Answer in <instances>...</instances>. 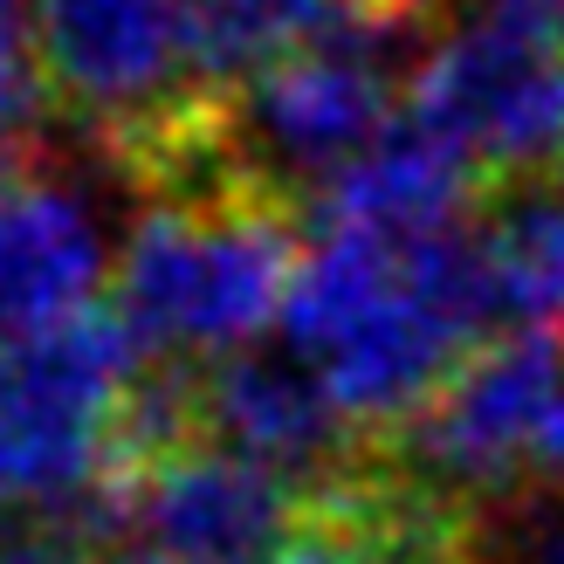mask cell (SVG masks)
<instances>
[{
    "label": "cell",
    "instance_id": "1",
    "mask_svg": "<svg viewBox=\"0 0 564 564\" xmlns=\"http://www.w3.org/2000/svg\"><path fill=\"white\" fill-rule=\"evenodd\" d=\"M489 324L502 317L475 220L420 241L310 228L290 310H282L290 351L330 386V400L365 441L400 434L482 351Z\"/></svg>",
    "mask_w": 564,
    "mask_h": 564
},
{
    "label": "cell",
    "instance_id": "3",
    "mask_svg": "<svg viewBox=\"0 0 564 564\" xmlns=\"http://www.w3.org/2000/svg\"><path fill=\"white\" fill-rule=\"evenodd\" d=\"M145 372V345L118 303L0 337V502L55 510L110 475L124 392Z\"/></svg>",
    "mask_w": 564,
    "mask_h": 564
},
{
    "label": "cell",
    "instance_id": "15",
    "mask_svg": "<svg viewBox=\"0 0 564 564\" xmlns=\"http://www.w3.org/2000/svg\"><path fill=\"white\" fill-rule=\"evenodd\" d=\"M551 8H557V0H489V14H502V21H517V28H538V35H544V21H551Z\"/></svg>",
    "mask_w": 564,
    "mask_h": 564
},
{
    "label": "cell",
    "instance_id": "8",
    "mask_svg": "<svg viewBox=\"0 0 564 564\" xmlns=\"http://www.w3.org/2000/svg\"><path fill=\"white\" fill-rule=\"evenodd\" d=\"M131 538L165 564H275L303 517V482L235 447L193 441L180 455L124 475Z\"/></svg>",
    "mask_w": 564,
    "mask_h": 564
},
{
    "label": "cell",
    "instance_id": "5",
    "mask_svg": "<svg viewBox=\"0 0 564 564\" xmlns=\"http://www.w3.org/2000/svg\"><path fill=\"white\" fill-rule=\"evenodd\" d=\"M557 406H564V330H510L475 351L379 447L413 482L489 517L510 496L538 489L544 434H551Z\"/></svg>",
    "mask_w": 564,
    "mask_h": 564
},
{
    "label": "cell",
    "instance_id": "2",
    "mask_svg": "<svg viewBox=\"0 0 564 564\" xmlns=\"http://www.w3.org/2000/svg\"><path fill=\"white\" fill-rule=\"evenodd\" d=\"M303 248L310 241L282 200L248 186L173 193L124 235L110 303L138 330L145 358L207 365L282 324Z\"/></svg>",
    "mask_w": 564,
    "mask_h": 564
},
{
    "label": "cell",
    "instance_id": "14",
    "mask_svg": "<svg viewBox=\"0 0 564 564\" xmlns=\"http://www.w3.org/2000/svg\"><path fill=\"white\" fill-rule=\"evenodd\" d=\"M489 517L502 564H564V489H523Z\"/></svg>",
    "mask_w": 564,
    "mask_h": 564
},
{
    "label": "cell",
    "instance_id": "17",
    "mask_svg": "<svg viewBox=\"0 0 564 564\" xmlns=\"http://www.w3.org/2000/svg\"><path fill=\"white\" fill-rule=\"evenodd\" d=\"M97 564H165V557H152V551H138V557H124V551H118V557H97Z\"/></svg>",
    "mask_w": 564,
    "mask_h": 564
},
{
    "label": "cell",
    "instance_id": "4",
    "mask_svg": "<svg viewBox=\"0 0 564 564\" xmlns=\"http://www.w3.org/2000/svg\"><path fill=\"white\" fill-rule=\"evenodd\" d=\"M406 104H392V76L379 48L365 42H317L296 55H275L269 69L235 83L214 110V152L235 186L282 200L317 193L365 159L392 131Z\"/></svg>",
    "mask_w": 564,
    "mask_h": 564
},
{
    "label": "cell",
    "instance_id": "11",
    "mask_svg": "<svg viewBox=\"0 0 564 564\" xmlns=\"http://www.w3.org/2000/svg\"><path fill=\"white\" fill-rule=\"evenodd\" d=\"M104 282V228L69 186L21 180L0 200V337H28L90 310Z\"/></svg>",
    "mask_w": 564,
    "mask_h": 564
},
{
    "label": "cell",
    "instance_id": "9",
    "mask_svg": "<svg viewBox=\"0 0 564 564\" xmlns=\"http://www.w3.org/2000/svg\"><path fill=\"white\" fill-rule=\"evenodd\" d=\"M193 413H200V441L235 447V455L290 475L303 489H317L372 455V441L345 420L330 386L296 351L290 358L228 351L193 365Z\"/></svg>",
    "mask_w": 564,
    "mask_h": 564
},
{
    "label": "cell",
    "instance_id": "12",
    "mask_svg": "<svg viewBox=\"0 0 564 564\" xmlns=\"http://www.w3.org/2000/svg\"><path fill=\"white\" fill-rule=\"evenodd\" d=\"M427 0H186L193 69L207 97H228L235 83L269 69L275 55L317 48V42H365L386 48L406 21H420Z\"/></svg>",
    "mask_w": 564,
    "mask_h": 564
},
{
    "label": "cell",
    "instance_id": "10",
    "mask_svg": "<svg viewBox=\"0 0 564 564\" xmlns=\"http://www.w3.org/2000/svg\"><path fill=\"white\" fill-rule=\"evenodd\" d=\"M475 214H482L475 207V165L400 110L379 145L351 159L310 200V228H365V235L420 241V235L468 228Z\"/></svg>",
    "mask_w": 564,
    "mask_h": 564
},
{
    "label": "cell",
    "instance_id": "13",
    "mask_svg": "<svg viewBox=\"0 0 564 564\" xmlns=\"http://www.w3.org/2000/svg\"><path fill=\"white\" fill-rule=\"evenodd\" d=\"M496 317L510 330H564V180H510L475 214Z\"/></svg>",
    "mask_w": 564,
    "mask_h": 564
},
{
    "label": "cell",
    "instance_id": "6",
    "mask_svg": "<svg viewBox=\"0 0 564 564\" xmlns=\"http://www.w3.org/2000/svg\"><path fill=\"white\" fill-rule=\"evenodd\" d=\"M28 42L48 90L138 159L220 104L193 69L186 0H28Z\"/></svg>",
    "mask_w": 564,
    "mask_h": 564
},
{
    "label": "cell",
    "instance_id": "7",
    "mask_svg": "<svg viewBox=\"0 0 564 564\" xmlns=\"http://www.w3.org/2000/svg\"><path fill=\"white\" fill-rule=\"evenodd\" d=\"M406 118L455 145L475 173L538 180L564 165V48L538 28L482 14L427 48Z\"/></svg>",
    "mask_w": 564,
    "mask_h": 564
},
{
    "label": "cell",
    "instance_id": "16",
    "mask_svg": "<svg viewBox=\"0 0 564 564\" xmlns=\"http://www.w3.org/2000/svg\"><path fill=\"white\" fill-rule=\"evenodd\" d=\"M21 152H28L21 138H0V200H8V193L21 186Z\"/></svg>",
    "mask_w": 564,
    "mask_h": 564
}]
</instances>
